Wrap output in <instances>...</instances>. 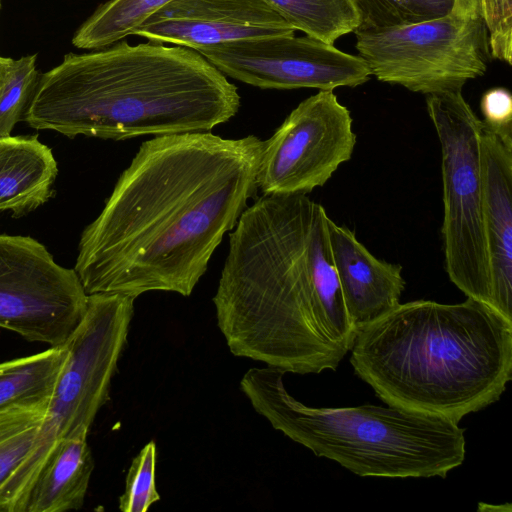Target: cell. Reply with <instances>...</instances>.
Wrapping results in <instances>:
<instances>
[{"instance_id": "7a4b0ae2", "label": "cell", "mask_w": 512, "mask_h": 512, "mask_svg": "<svg viewBox=\"0 0 512 512\" xmlns=\"http://www.w3.org/2000/svg\"><path fill=\"white\" fill-rule=\"evenodd\" d=\"M239 107L237 87L197 51L121 40L69 53L40 74L23 121L69 138L119 141L210 132Z\"/></svg>"}, {"instance_id": "9a60e30c", "label": "cell", "mask_w": 512, "mask_h": 512, "mask_svg": "<svg viewBox=\"0 0 512 512\" xmlns=\"http://www.w3.org/2000/svg\"><path fill=\"white\" fill-rule=\"evenodd\" d=\"M58 174L52 150L38 135L0 138V212L14 218L45 204Z\"/></svg>"}, {"instance_id": "ac0fdd59", "label": "cell", "mask_w": 512, "mask_h": 512, "mask_svg": "<svg viewBox=\"0 0 512 512\" xmlns=\"http://www.w3.org/2000/svg\"><path fill=\"white\" fill-rule=\"evenodd\" d=\"M66 346L0 363V409L48 403L66 360Z\"/></svg>"}, {"instance_id": "6da1fadb", "label": "cell", "mask_w": 512, "mask_h": 512, "mask_svg": "<svg viewBox=\"0 0 512 512\" xmlns=\"http://www.w3.org/2000/svg\"><path fill=\"white\" fill-rule=\"evenodd\" d=\"M263 142L211 132L143 142L81 234L74 270L87 295L190 296L257 194Z\"/></svg>"}, {"instance_id": "f1b7e54d", "label": "cell", "mask_w": 512, "mask_h": 512, "mask_svg": "<svg viewBox=\"0 0 512 512\" xmlns=\"http://www.w3.org/2000/svg\"><path fill=\"white\" fill-rule=\"evenodd\" d=\"M0 7H1V0H0Z\"/></svg>"}, {"instance_id": "2e32d148", "label": "cell", "mask_w": 512, "mask_h": 512, "mask_svg": "<svg viewBox=\"0 0 512 512\" xmlns=\"http://www.w3.org/2000/svg\"><path fill=\"white\" fill-rule=\"evenodd\" d=\"M94 469L87 437L57 441L46 455L21 512H64L83 504Z\"/></svg>"}, {"instance_id": "8992f818", "label": "cell", "mask_w": 512, "mask_h": 512, "mask_svg": "<svg viewBox=\"0 0 512 512\" xmlns=\"http://www.w3.org/2000/svg\"><path fill=\"white\" fill-rule=\"evenodd\" d=\"M134 300L120 294L88 295L85 315L65 343L66 360L34 448L0 493L1 511L21 512L33 479L57 441L88 436L98 411L109 400L111 380L127 342Z\"/></svg>"}, {"instance_id": "4fadbf2b", "label": "cell", "mask_w": 512, "mask_h": 512, "mask_svg": "<svg viewBox=\"0 0 512 512\" xmlns=\"http://www.w3.org/2000/svg\"><path fill=\"white\" fill-rule=\"evenodd\" d=\"M480 148L492 308L512 321V132L481 120Z\"/></svg>"}, {"instance_id": "5bb4252c", "label": "cell", "mask_w": 512, "mask_h": 512, "mask_svg": "<svg viewBox=\"0 0 512 512\" xmlns=\"http://www.w3.org/2000/svg\"><path fill=\"white\" fill-rule=\"evenodd\" d=\"M328 237L348 315L355 328L386 314L405 289L402 266L375 257L353 231L328 219Z\"/></svg>"}, {"instance_id": "9c48e42d", "label": "cell", "mask_w": 512, "mask_h": 512, "mask_svg": "<svg viewBox=\"0 0 512 512\" xmlns=\"http://www.w3.org/2000/svg\"><path fill=\"white\" fill-rule=\"evenodd\" d=\"M88 295L74 269L30 236L0 234V328L50 347L65 345Z\"/></svg>"}, {"instance_id": "d6986e66", "label": "cell", "mask_w": 512, "mask_h": 512, "mask_svg": "<svg viewBox=\"0 0 512 512\" xmlns=\"http://www.w3.org/2000/svg\"><path fill=\"white\" fill-rule=\"evenodd\" d=\"M295 31L334 45L362 19L353 0H266Z\"/></svg>"}, {"instance_id": "52a82bcc", "label": "cell", "mask_w": 512, "mask_h": 512, "mask_svg": "<svg viewBox=\"0 0 512 512\" xmlns=\"http://www.w3.org/2000/svg\"><path fill=\"white\" fill-rule=\"evenodd\" d=\"M426 107L441 149L445 268L467 298L492 308L483 219L481 120L462 91L426 95Z\"/></svg>"}, {"instance_id": "277c9868", "label": "cell", "mask_w": 512, "mask_h": 512, "mask_svg": "<svg viewBox=\"0 0 512 512\" xmlns=\"http://www.w3.org/2000/svg\"><path fill=\"white\" fill-rule=\"evenodd\" d=\"M354 373L387 406L459 423L512 379V321L477 300L399 303L356 328Z\"/></svg>"}, {"instance_id": "cb8c5ba5", "label": "cell", "mask_w": 512, "mask_h": 512, "mask_svg": "<svg viewBox=\"0 0 512 512\" xmlns=\"http://www.w3.org/2000/svg\"><path fill=\"white\" fill-rule=\"evenodd\" d=\"M157 451L154 441L148 442L133 458L125 479V489L119 497L122 512H146L160 500L155 472Z\"/></svg>"}, {"instance_id": "5b68a950", "label": "cell", "mask_w": 512, "mask_h": 512, "mask_svg": "<svg viewBox=\"0 0 512 512\" xmlns=\"http://www.w3.org/2000/svg\"><path fill=\"white\" fill-rule=\"evenodd\" d=\"M284 374L251 368L240 388L275 430L318 457L384 478H445L465 460V430L456 422L393 406L309 407L288 393Z\"/></svg>"}, {"instance_id": "44dd1931", "label": "cell", "mask_w": 512, "mask_h": 512, "mask_svg": "<svg viewBox=\"0 0 512 512\" xmlns=\"http://www.w3.org/2000/svg\"><path fill=\"white\" fill-rule=\"evenodd\" d=\"M48 403L12 405L0 409V493L30 456Z\"/></svg>"}, {"instance_id": "4316f807", "label": "cell", "mask_w": 512, "mask_h": 512, "mask_svg": "<svg viewBox=\"0 0 512 512\" xmlns=\"http://www.w3.org/2000/svg\"><path fill=\"white\" fill-rule=\"evenodd\" d=\"M450 14L461 19L481 17L479 0H454Z\"/></svg>"}, {"instance_id": "484cf974", "label": "cell", "mask_w": 512, "mask_h": 512, "mask_svg": "<svg viewBox=\"0 0 512 512\" xmlns=\"http://www.w3.org/2000/svg\"><path fill=\"white\" fill-rule=\"evenodd\" d=\"M483 122L493 130L512 132V95L504 87L487 90L481 97Z\"/></svg>"}, {"instance_id": "3957f363", "label": "cell", "mask_w": 512, "mask_h": 512, "mask_svg": "<svg viewBox=\"0 0 512 512\" xmlns=\"http://www.w3.org/2000/svg\"><path fill=\"white\" fill-rule=\"evenodd\" d=\"M315 202L263 195L229 234L213 303L230 352L300 375L335 371L349 349L318 300L308 240Z\"/></svg>"}, {"instance_id": "30bf717a", "label": "cell", "mask_w": 512, "mask_h": 512, "mask_svg": "<svg viewBox=\"0 0 512 512\" xmlns=\"http://www.w3.org/2000/svg\"><path fill=\"white\" fill-rule=\"evenodd\" d=\"M353 119L333 90L294 108L263 142L256 184L263 195H294L322 187L352 157Z\"/></svg>"}, {"instance_id": "603a6c76", "label": "cell", "mask_w": 512, "mask_h": 512, "mask_svg": "<svg viewBox=\"0 0 512 512\" xmlns=\"http://www.w3.org/2000/svg\"><path fill=\"white\" fill-rule=\"evenodd\" d=\"M362 19L360 27H387L442 17L454 0H353Z\"/></svg>"}, {"instance_id": "e0dca14e", "label": "cell", "mask_w": 512, "mask_h": 512, "mask_svg": "<svg viewBox=\"0 0 512 512\" xmlns=\"http://www.w3.org/2000/svg\"><path fill=\"white\" fill-rule=\"evenodd\" d=\"M328 219L324 207L315 202L308 240L310 272L318 300L340 341L350 350L356 328L343 298L341 284L333 260Z\"/></svg>"}, {"instance_id": "ffe728a7", "label": "cell", "mask_w": 512, "mask_h": 512, "mask_svg": "<svg viewBox=\"0 0 512 512\" xmlns=\"http://www.w3.org/2000/svg\"><path fill=\"white\" fill-rule=\"evenodd\" d=\"M171 0H109L78 28L72 44L80 49L108 47L129 35Z\"/></svg>"}, {"instance_id": "d4e9b609", "label": "cell", "mask_w": 512, "mask_h": 512, "mask_svg": "<svg viewBox=\"0 0 512 512\" xmlns=\"http://www.w3.org/2000/svg\"><path fill=\"white\" fill-rule=\"evenodd\" d=\"M491 57L512 64V0H479Z\"/></svg>"}, {"instance_id": "83f0119b", "label": "cell", "mask_w": 512, "mask_h": 512, "mask_svg": "<svg viewBox=\"0 0 512 512\" xmlns=\"http://www.w3.org/2000/svg\"><path fill=\"white\" fill-rule=\"evenodd\" d=\"M12 62V58L0 56V84Z\"/></svg>"}, {"instance_id": "7c38bea8", "label": "cell", "mask_w": 512, "mask_h": 512, "mask_svg": "<svg viewBox=\"0 0 512 512\" xmlns=\"http://www.w3.org/2000/svg\"><path fill=\"white\" fill-rule=\"evenodd\" d=\"M294 32L266 0H171L143 21L133 35L197 51Z\"/></svg>"}, {"instance_id": "8fae6325", "label": "cell", "mask_w": 512, "mask_h": 512, "mask_svg": "<svg viewBox=\"0 0 512 512\" xmlns=\"http://www.w3.org/2000/svg\"><path fill=\"white\" fill-rule=\"evenodd\" d=\"M197 52L224 75L263 89L334 90L362 85L371 77L360 56L307 35L236 40Z\"/></svg>"}, {"instance_id": "7402d4cb", "label": "cell", "mask_w": 512, "mask_h": 512, "mask_svg": "<svg viewBox=\"0 0 512 512\" xmlns=\"http://www.w3.org/2000/svg\"><path fill=\"white\" fill-rule=\"evenodd\" d=\"M39 76L36 55L12 59L0 84V138L10 136L15 125L24 120Z\"/></svg>"}, {"instance_id": "ba28073f", "label": "cell", "mask_w": 512, "mask_h": 512, "mask_svg": "<svg viewBox=\"0 0 512 512\" xmlns=\"http://www.w3.org/2000/svg\"><path fill=\"white\" fill-rule=\"evenodd\" d=\"M356 50L371 76L425 95L462 91L491 62L482 17L447 14L411 24L359 27Z\"/></svg>"}]
</instances>
